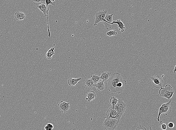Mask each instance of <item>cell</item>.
<instances>
[{
    "label": "cell",
    "mask_w": 176,
    "mask_h": 130,
    "mask_svg": "<svg viewBox=\"0 0 176 130\" xmlns=\"http://www.w3.org/2000/svg\"><path fill=\"white\" fill-rule=\"evenodd\" d=\"M126 84V80L122 78L119 74L114 73L108 82V90L112 92L120 94L123 91Z\"/></svg>",
    "instance_id": "cell-1"
},
{
    "label": "cell",
    "mask_w": 176,
    "mask_h": 130,
    "mask_svg": "<svg viewBox=\"0 0 176 130\" xmlns=\"http://www.w3.org/2000/svg\"><path fill=\"white\" fill-rule=\"evenodd\" d=\"M174 92L170 85L167 84L164 88H160L158 93L161 97L169 100L172 97Z\"/></svg>",
    "instance_id": "cell-2"
},
{
    "label": "cell",
    "mask_w": 176,
    "mask_h": 130,
    "mask_svg": "<svg viewBox=\"0 0 176 130\" xmlns=\"http://www.w3.org/2000/svg\"><path fill=\"white\" fill-rule=\"evenodd\" d=\"M119 122L116 119L106 118L103 122V125L106 130H114Z\"/></svg>",
    "instance_id": "cell-3"
},
{
    "label": "cell",
    "mask_w": 176,
    "mask_h": 130,
    "mask_svg": "<svg viewBox=\"0 0 176 130\" xmlns=\"http://www.w3.org/2000/svg\"><path fill=\"white\" fill-rule=\"evenodd\" d=\"M171 100L168 102L162 104V105L159 108L158 116L156 119L158 121H160L159 118L160 115L162 114L164 116L170 114L171 108L170 106Z\"/></svg>",
    "instance_id": "cell-4"
},
{
    "label": "cell",
    "mask_w": 176,
    "mask_h": 130,
    "mask_svg": "<svg viewBox=\"0 0 176 130\" xmlns=\"http://www.w3.org/2000/svg\"><path fill=\"white\" fill-rule=\"evenodd\" d=\"M126 106V104L123 100L120 99L118 100L114 108L118 114L122 116L125 112Z\"/></svg>",
    "instance_id": "cell-5"
},
{
    "label": "cell",
    "mask_w": 176,
    "mask_h": 130,
    "mask_svg": "<svg viewBox=\"0 0 176 130\" xmlns=\"http://www.w3.org/2000/svg\"><path fill=\"white\" fill-rule=\"evenodd\" d=\"M152 86L156 88H160L162 87L163 81L159 74H156L150 77Z\"/></svg>",
    "instance_id": "cell-6"
},
{
    "label": "cell",
    "mask_w": 176,
    "mask_h": 130,
    "mask_svg": "<svg viewBox=\"0 0 176 130\" xmlns=\"http://www.w3.org/2000/svg\"><path fill=\"white\" fill-rule=\"evenodd\" d=\"M122 116L118 114L111 105L106 112V118H112L116 119L120 121Z\"/></svg>",
    "instance_id": "cell-7"
},
{
    "label": "cell",
    "mask_w": 176,
    "mask_h": 130,
    "mask_svg": "<svg viewBox=\"0 0 176 130\" xmlns=\"http://www.w3.org/2000/svg\"><path fill=\"white\" fill-rule=\"evenodd\" d=\"M107 11L103 10L96 12L95 15V21L94 24V26H96L97 24L103 20L104 18Z\"/></svg>",
    "instance_id": "cell-8"
},
{
    "label": "cell",
    "mask_w": 176,
    "mask_h": 130,
    "mask_svg": "<svg viewBox=\"0 0 176 130\" xmlns=\"http://www.w3.org/2000/svg\"><path fill=\"white\" fill-rule=\"evenodd\" d=\"M113 14H109L107 13L104 18L102 22L105 28L107 30L110 28L111 26V23L112 22V16Z\"/></svg>",
    "instance_id": "cell-9"
},
{
    "label": "cell",
    "mask_w": 176,
    "mask_h": 130,
    "mask_svg": "<svg viewBox=\"0 0 176 130\" xmlns=\"http://www.w3.org/2000/svg\"><path fill=\"white\" fill-rule=\"evenodd\" d=\"M58 105L60 110L62 112H66L70 110V106L69 102L61 101L59 102Z\"/></svg>",
    "instance_id": "cell-10"
},
{
    "label": "cell",
    "mask_w": 176,
    "mask_h": 130,
    "mask_svg": "<svg viewBox=\"0 0 176 130\" xmlns=\"http://www.w3.org/2000/svg\"><path fill=\"white\" fill-rule=\"evenodd\" d=\"M111 72H108L102 71L101 75L100 76V79H102L104 82H108L111 76Z\"/></svg>",
    "instance_id": "cell-11"
},
{
    "label": "cell",
    "mask_w": 176,
    "mask_h": 130,
    "mask_svg": "<svg viewBox=\"0 0 176 130\" xmlns=\"http://www.w3.org/2000/svg\"><path fill=\"white\" fill-rule=\"evenodd\" d=\"M82 79L80 78H70L68 79V83L70 86H75L80 83L79 81Z\"/></svg>",
    "instance_id": "cell-12"
},
{
    "label": "cell",
    "mask_w": 176,
    "mask_h": 130,
    "mask_svg": "<svg viewBox=\"0 0 176 130\" xmlns=\"http://www.w3.org/2000/svg\"><path fill=\"white\" fill-rule=\"evenodd\" d=\"M83 83V85L88 89H91L94 86V84L90 79L84 80Z\"/></svg>",
    "instance_id": "cell-13"
},
{
    "label": "cell",
    "mask_w": 176,
    "mask_h": 130,
    "mask_svg": "<svg viewBox=\"0 0 176 130\" xmlns=\"http://www.w3.org/2000/svg\"><path fill=\"white\" fill-rule=\"evenodd\" d=\"M114 24H116L118 25V30L121 32H122L124 31L125 29V25L120 19L117 20L116 21H113L111 24L112 25Z\"/></svg>",
    "instance_id": "cell-14"
},
{
    "label": "cell",
    "mask_w": 176,
    "mask_h": 130,
    "mask_svg": "<svg viewBox=\"0 0 176 130\" xmlns=\"http://www.w3.org/2000/svg\"><path fill=\"white\" fill-rule=\"evenodd\" d=\"M86 96V98L85 99L89 102L92 100H94L96 98V94L94 91H92L88 93Z\"/></svg>",
    "instance_id": "cell-15"
},
{
    "label": "cell",
    "mask_w": 176,
    "mask_h": 130,
    "mask_svg": "<svg viewBox=\"0 0 176 130\" xmlns=\"http://www.w3.org/2000/svg\"><path fill=\"white\" fill-rule=\"evenodd\" d=\"M98 91H102L104 90L105 85L104 82L102 80L99 81L94 85Z\"/></svg>",
    "instance_id": "cell-16"
},
{
    "label": "cell",
    "mask_w": 176,
    "mask_h": 130,
    "mask_svg": "<svg viewBox=\"0 0 176 130\" xmlns=\"http://www.w3.org/2000/svg\"><path fill=\"white\" fill-rule=\"evenodd\" d=\"M14 16L16 19L18 21L24 20L26 17L24 13L19 11L15 13Z\"/></svg>",
    "instance_id": "cell-17"
},
{
    "label": "cell",
    "mask_w": 176,
    "mask_h": 130,
    "mask_svg": "<svg viewBox=\"0 0 176 130\" xmlns=\"http://www.w3.org/2000/svg\"><path fill=\"white\" fill-rule=\"evenodd\" d=\"M54 50V49L53 47L50 49L47 52L46 54V57L48 59L50 60L52 59V56L55 54Z\"/></svg>",
    "instance_id": "cell-18"
},
{
    "label": "cell",
    "mask_w": 176,
    "mask_h": 130,
    "mask_svg": "<svg viewBox=\"0 0 176 130\" xmlns=\"http://www.w3.org/2000/svg\"><path fill=\"white\" fill-rule=\"evenodd\" d=\"M91 78L90 79L94 82V84H96L100 79V76L97 74L91 75Z\"/></svg>",
    "instance_id": "cell-19"
},
{
    "label": "cell",
    "mask_w": 176,
    "mask_h": 130,
    "mask_svg": "<svg viewBox=\"0 0 176 130\" xmlns=\"http://www.w3.org/2000/svg\"><path fill=\"white\" fill-rule=\"evenodd\" d=\"M118 100L117 98L114 96L111 97L110 99V102L113 108L116 104Z\"/></svg>",
    "instance_id": "cell-20"
},
{
    "label": "cell",
    "mask_w": 176,
    "mask_h": 130,
    "mask_svg": "<svg viewBox=\"0 0 176 130\" xmlns=\"http://www.w3.org/2000/svg\"><path fill=\"white\" fill-rule=\"evenodd\" d=\"M117 34V32L116 30H111L107 32L106 33V35L109 36H115Z\"/></svg>",
    "instance_id": "cell-21"
},
{
    "label": "cell",
    "mask_w": 176,
    "mask_h": 130,
    "mask_svg": "<svg viewBox=\"0 0 176 130\" xmlns=\"http://www.w3.org/2000/svg\"><path fill=\"white\" fill-rule=\"evenodd\" d=\"M159 125L160 128L163 130H166V125L164 122L160 121Z\"/></svg>",
    "instance_id": "cell-22"
},
{
    "label": "cell",
    "mask_w": 176,
    "mask_h": 130,
    "mask_svg": "<svg viewBox=\"0 0 176 130\" xmlns=\"http://www.w3.org/2000/svg\"><path fill=\"white\" fill-rule=\"evenodd\" d=\"M54 126L51 124H48L45 126L44 128L45 130H52Z\"/></svg>",
    "instance_id": "cell-23"
},
{
    "label": "cell",
    "mask_w": 176,
    "mask_h": 130,
    "mask_svg": "<svg viewBox=\"0 0 176 130\" xmlns=\"http://www.w3.org/2000/svg\"><path fill=\"white\" fill-rule=\"evenodd\" d=\"M46 0H32V2L34 4L37 5L40 4L45 3V2Z\"/></svg>",
    "instance_id": "cell-24"
},
{
    "label": "cell",
    "mask_w": 176,
    "mask_h": 130,
    "mask_svg": "<svg viewBox=\"0 0 176 130\" xmlns=\"http://www.w3.org/2000/svg\"><path fill=\"white\" fill-rule=\"evenodd\" d=\"M135 130H146V129L143 126L139 124Z\"/></svg>",
    "instance_id": "cell-25"
},
{
    "label": "cell",
    "mask_w": 176,
    "mask_h": 130,
    "mask_svg": "<svg viewBox=\"0 0 176 130\" xmlns=\"http://www.w3.org/2000/svg\"><path fill=\"white\" fill-rule=\"evenodd\" d=\"M168 127L170 128H173L174 126V124L172 122H170L168 124Z\"/></svg>",
    "instance_id": "cell-26"
},
{
    "label": "cell",
    "mask_w": 176,
    "mask_h": 130,
    "mask_svg": "<svg viewBox=\"0 0 176 130\" xmlns=\"http://www.w3.org/2000/svg\"><path fill=\"white\" fill-rule=\"evenodd\" d=\"M176 71V65H175L174 66V74L175 73Z\"/></svg>",
    "instance_id": "cell-27"
},
{
    "label": "cell",
    "mask_w": 176,
    "mask_h": 130,
    "mask_svg": "<svg viewBox=\"0 0 176 130\" xmlns=\"http://www.w3.org/2000/svg\"><path fill=\"white\" fill-rule=\"evenodd\" d=\"M150 130H152L151 127H150Z\"/></svg>",
    "instance_id": "cell-28"
},
{
    "label": "cell",
    "mask_w": 176,
    "mask_h": 130,
    "mask_svg": "<svg viewBox=\"0 0 176 130\" xmlns=\"http://www.w3.org/2000/svg\"></svg>",
    "instance_id": "cell-29"
}]
</instances>
